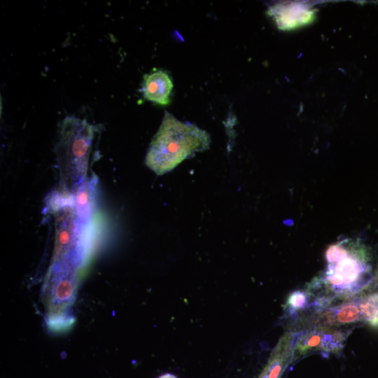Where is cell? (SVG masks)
Returning <instances> with one entry per match:
<instances>
[{"mask_svg": "<svg viewBox=\"0 0 378 378\" xmlns=\"http://www.w3.org/2000/svg\"><path fill=\"white\" fill-rule=\"evenodd\" d=\"M159 378H177L176 376L172 374H164L160 376Z\"/></svg>", "mask_w": 378, "mask_h": 378, "instance_id": "cell-10", "label": "cell"}, {"mask_svg": "<svg viewBox=\"0 0 378 378\" xmlns=\"http://www.w3.org/2000/svg\"><path fill=\"white\" fill-rule=\"evenodd\" d=\"M346 334L326 326H318L301 334L294 346V360L308 352L321 351L337 353L341 351Z\"/></svg>", "mask_w": 378, "mask_h": 378, "instance_id": "cell-5", "label": "cell"}, {"mask_svg": "<svg viewBox=\"0 0 378 378\" xmlns=\"http://www.w3.org/2000/svg\"><path fill=\"white\" fill-rule=\"evenodd\" d=\"M209 134L197 126L177 120L165 112L161 125L154 136L146 164L157 174L171 171L195 152L209 148Z\"/></svg>", "mask_w": 378, "mask_h": 378, "instance_id": "cell-2", "label": "cell"}, {"mask_svg": "<svg viewBox=\"0 0 378 378\" xmlns=\"http://www.w3.org/2000/svg\"><path fill=\"white\" fill-rule=\"evenodd\" d=\"M376 281H377V283L378 284V269L376 272Z\"/></svg>", "mask_w": 378, "mask_h": 378, "instance_id": "cell-11", "label": "cell"}, {"mask_svg": "<svg viewBox=\"0 0 378 378\" xmlns=\"http://www.w3.org/2000/svg\"><path fill=\"white\" fill-rule=\"evenodd\" d=\"M311 295L309 290H295L288 297L286 307L290 312H296L301 310L307 305L309 295Z\"/></svg>", "mask_w": 378, "mask_h": 378, "instance_id": "cell-9", "label": "cell"}, {"mask_svg": "<svg viewBox=\"0 0 378 378\" xmlns=\"http://www.w3.org/2000/svg\"><path fill=\"white\" fill-rule=\"evenodd\" d=\"M172 89L173 83L164 71L158 70L144 76L142 91L147 100L160 105H167L170 102L169 97Z\"/></svg>", "mask_w": 378, "mask_h": 378, "instance_id": "cell-7", "label": "cell"}, {"mask_svg": "<svg viewBox=\"0 0 378 378\" xmlns=\"http://www.w3.org/2000/svg\"><path fill=\"white\" fill-rule=\"evenodd\" d=\"M97 184L96 177L86 178L71 192L74 211L79 222L85 226L90 225L94 211Z\"/></svg>", "mask_w": 378, "mask_h": 378, "instance_id": "cell-6", "label": "cell"}, {"mask_svg": "<svg viewBox=\"0 0 378 378\" xmlns=\"http://www.w3.org/2000/svg\"><path fill=\"white\" fill-rule=\"evenodd\" d=\"M96 132V127L74 116L60 125L55 152L63 187L70 192L86 179Z\"/></svg>", "mask_w": 378, "mask_h": 378, "instance_id": "cell-3", "label": "cell"}, {"mask_svg": "<svg viewBox=\"0 0 378 378\" xmlns=\"http://www.w3.org/2000/svg\"><path fill=\"white\" fill-rule=\"evenodd\" d=\"M319 319L322 324L321 326L330 327L363 321L357 299L325 309L320 314Z\"/></svg>", "mask_w": 378, "mask_h": 378, "instance_id": "cell-8", "label": "cell"}, {"mask_svg": "<svg viewBox=\"0 0 378 378\" xmlns=\"http://www.w3.org/2000/svg\"><path fill=\"white\" fill-rule=\"evenodd\" d=\"M326 267L309 290H323L328 304L333 299L347 300L372 280L370 253L358 239L344 238L330 244L325 252Z\"/></svg>", "mask_w": 378, "mask_h": 378, "instance_id": "cell-1", "label": "cell"}, {"mask_svg": "<svg viewBox=\"0 0 378 378\" xmlns=\"http://www.w3.org/2000/svg\"><path fill=\"white\" fill-rule=\"evenodd\" d=\"M55 216V262L69 264L76 267L86 258L90 239V225H83L77 218L73 205L52 212Z\"/></svg>", "mask_w": 378, "mask_h": 378, "instance_id": "cell-4", "label": "cell"}]
</instances>
